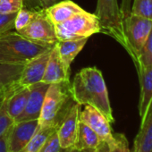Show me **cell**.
Instances as JSON below:
<instances>
[{"instance_id":"obj_12","label":"cell","mask_w":152,"mask_h":152,"mask_svg":"<svg viewBox=\"0 0 152 152\" xmlns=\"http://www.w3.org/2000/svg\"><path fill=\"white\" fill-rule=\"evenodd\" d=\"M50 84L39 82L29 86L30 94L23 112L15 120V122L39 119L44 99Z\"/></svg>"},{"instance_id":"obj_20","label":"cell","mask_w":152,"mask_h":152,"mask_svg":"<svg viewBox=\"0 0 152 152\" xmlns=\"http://www.w3.org/2000/svg\"><path fill=\"white\" fill-rule=\"evenodd\" d=\"M24 64L0 63V92L17 83Z\"/></svg>"},{"instance_id":"obj_29","label":"cell","mask_w":152,"mask_h":152,"mask_svg":"<svg viewBox=\"0 0 152 152\" xmlns=\"http://www.w3.org/2000/svg\"><path fill=\"white\" fill-rule=\"evenodd\" d=\"M17 13L2 15L0 14V34L6 33L15 29V20Z\"/></svg>"},{"instance_id":"obj_28","label":"cell","mask_w":152,"mask_h":152,"mask_svg":"<svg viewBox=\"0 0 152 152\" xmlns=\"http://www.w3.org/2000/svg\"><path fill=\"white\" fill-rule=\"evenodd\" d=\"M23 7V0H0V14L17 13Z\"/></svg>"},{"instance_id":"obj_9","label":"cell","mask_w":152,"mask_h":152,"mask_svg":"<svg viewBox=\"0 0 152 152\" xmlns=\"http://www.w3.org/2000/svg\"><path fill=\"white\" fill-rule=\"evenodd\" d=\"M80 121L91 128L103 142H109L114 137L110 122L95 107L85 105L80 112Z\"/></svg>"},{"instance_id":"obj_16","label":"cell","mask_w":152,"mask_h":152,"mask_svg":"<svg viewBox=\"0 0 152 152\" xmlns=\"http://www.w3.org/2000/svg\"><path fill=\"white\" fill-rule=\"evenodd\" d=\"M140 82L139 115L141 118L152 99V67L137 71Z\"/></svg>"},{"instance_id":"obj_19","label":"cell","mask_w":152,"mask_h":152,"mask_svg":"<svg viewBox=\"0 0 152 152\" xmlns=\"http://www.w3.org/2000/svg\"><path fill=\"white\" fill-rule=\"evenodd\" d=\"M102 140L99 139L98 134L90 128L87 124L83 122H79L77 138L74 148L77 150L85 149V148H98Z\"/></svg>"},{"instance_id":"obj_2","label":"cell","mask_w":152,"mask_h":152,"mask_svg":"<svg viewBox=\"0 0 152 152\" xmlns=\"http://www.w3.org/2000/svg\"><path fill=\"white\" fill-rule=\"evenodd\" d=\"M75 103L72 97L70 81L50 84L39 117V129L57 128L59 123Z\"/></svg>"},{"instance_id":"obj_15","label":"cell","mask_w":152,"mask_h":152,"mask_svg":"<svg viewBox=\"0 0 152 152\" xmlns=\"http://www.w3.org/2000/svg\"><path fill=\"white\" fill-rule=\"evenodd\" d=\"M45 11L50 21L55 25L64 22L76 14L84 11V9H83L80 6L71 1V0H63V1H60L49 7Z\"/></svg>"},{"instance_id":"obj_11","label":"cell","mask_w":152,"mask_h":152,"mask_svg":"<svg viewBox=\"0 0 152 152\" xmlns=\"http://www.w3.org/2000/svg\"><path fill=\"white\" fill-rule=\"evenodd\" d=\"M52 48L31 58L30 61L24 64L19 81L17 83L20 86L29 87L34 83L42 82Z\"/></svg>"},{"instance_id":"obj_14","label":"cell","mask_w":152,"mask_h":152,"mask_svg":"<svg viewBox=\"0 0 152 152\" xmlns=\"http://www.w3.org/2000/svg\"><path fill=\"white\" fill-rule=\"evenodd\" d=\"M70 75L71 71H68L65 68L64 63L60 58L57 48L55 45L48 58L42 82L48 84L57 83L61 82H69Z\"/></svg>"},{"instance_id":"obj_30","label":"cell","mask_w":152,"mask_h":152,"mask_svg":"<svg viewBox=\"0 0 152 152\" xmlns=\"http://www.w3.org/2000/svg\"><path fill=\"white\" fill-rule=\"evenodd\" d=\"M60 145L56 134V130L48 138L39 152H59Z\"/></svg>"},{"instance_id":"obj_3","label":"cell","mask_w":152,"mask_h":152,"mask_svg":"<svg viewBox=\"0 0 152 152\" xmlns=\"http://www.w3.org/2000/svg\"><path fill=\"white\" fill-rule=\"evenodd\" d=\"M53 47L32 42L17 31H10L0 34V63L26 64Z\"/></svg>"},{"instance_id":"obj_13","label":"cell","mask_w":152,"mask_h":152,"mask_svg":"<svg viewBox=\"0 0 152 152\" xmlns=\"http://www.w3.org/2000/svg\"><path fill=\"white\" fill-rule=\"evenodd\" d=\"M140 120L131 152H152V99Z\"/></svg>"},{"instance_id":"obj_22","label":"cell","mask_w":152,"mask_h":152,"mask_svg":"<svg viewBox=\"0 0 152 152\" xmlns=\"http://www.w3.org/2000/svg\"><path fill=\"white\" fill-rule=\"evenodd\" d=\"M97 149L99 152H131L128 140L123 133H114L112 140L102 141Z\"/></svg>"},{"instance_id":"obj_6","label":"cell","mask_w":152,"mask_h":152,"mask_svg":"<svg viewBox=\"0 0 152 152\" xmlns=\"http://www.w3.org/2000/svg\"><path fill=\"white\" fill-rule=\"evenodd\" d=\"M94 15L99 19L100 32L112 37L123 46V14L117 0H98Z\"/></svg>"},{"instance_id":"obj_23","label":"cell","mask_w":152,"mask_h":152,"mask_svg":"<svg viewBox=\"0 0 152 152\" xmlns=\"http://www.w3.org/2000/svg\"><path fill=\"white\" fill-rule=\"evenodd\" d=\"M56 130L55 127H48L39 129L32 139L27 143V145L19 152H39L41 147L44 145L48 138Z\"/></svg>"},{"instance_id":"obj_32","label":"cell","mask_w":152,"mask_h":152,"mask_svg":"<svg viewBox=\"0 0 152 152\" xmlns=\"http://www.w3.org/2000/svg\"><path fill=\"white\" fill-rule=\"evenodd\" d=\"M131 3H132V0H122V5L120 8H121L123 15L131 13V7H132Z\"/></svg>"},{"instance_id":"obj_25","label":"cell","mask_w":152,"mask_h":152,"mask_svg":"<svg viewBox=\"0 0 152 152\" xmlns=\"http://www.w3.org/2000/svg\"><path fill=\"white\" fill-rule=\"evenodd\" d=\"M131 13L152 21V0H133Z\"/></svg>"},{"instance_id":"obj_1","label":"cell","mask_w":152,"mask_h":152,"mask_svg":"<svg viewBox=\"0 0 152 152\" xmlns=\"http://www.w3.org/2000/svg\"><path fill=\"white\" fill-rule=\"evenodd\" d=\"M72 97L81 106L89 105L99 112L110 122L115 123L107 88L103 74L97 67H85L75 74L71 83Z\"/></svg>"},{"instance_id":"obj_5","label":"cell","mask_w":152,"mask_h":152,"mask_svg":"<svg viewBox=\"0 0 152 152\" xmlns=\"http://www.w3.org/2000/svg\"><path fill=\"white\" fill-rule=\"evenodd\" d=\"M152 29V21L132 15H123V48L135 62Z\"/></svg>"},{"instance_id":"obj_8","label":"cell","mask_w":152,"mask_h":152,"mask_svg":"<svg viewBox=\"0 0 152 152\" xmlns=\"http://www.w3.org/2000/svg\"><path fill=\"white\" fill-rule=\"evenodd\" d=\"M81 109L82 106L75 103L59 123L56 128V134L61 148L74 147L77 138Z\"/></svg>"},{"instance_id":"obj_31","label":"cell","mask_w":152,"mask_h":152,"mask_svg":"<svg viewBox=\"0 0 152 152\" xmlns=\"http://www.w3.org/2000/svg\"><path fill=\"white\" fill-rule=\"evenodd\" d=\"M9 132H10V129L2 136H0V152H8Z\"/></svg>"},{"instance_id":"obj_33","label":"cell","mask_w":152,"mask_h":152,"mask_svg":"<svg viewBox=\"0 0 152 152\" xmlns=\"http://www.w3.org/2000/svg\"><path fill=\"white\" fill-rule=\"evenodd\" d=\"M78 150L76 149L74 147H72V148H60V150H59V152H77Z\"/></svg>"},{"instance_id":"obj_21","label":"cell","mask_w":152,"mask_h":152,"mask_svg":"<svg viewBox=\"0 0 152 152\" xmlns=\"http://www.w3.org/2000/svg\"><path fill=\"white\" fill-rule=\"evenodd\" d=\"M17 85L18 83H15L8 89L0 92V136L6 133L15 123L14 119L9 115L7 111V99L11 91Z\"/></svg>"},{"instance_id":"obj_26","label":"cell","mask_w":152,"mask_h":152,"mask_svg":"<svg viewBox=\"0 0 152 152\" xmlns=\"http://www.w3.org/2000/svg\"><path fill=\"white\" fill-rule=\"evenodd\" d=\"M36 11L29 10L27 8L23 7L16 14V17L15 20V31H19L24 27H26L33 19Z\"/></svg>"},{"instance_id":"obj_18","label":"cell","mask_w":152,"mask_h":152,"mask_svg":"<svg viewBox=\"0 0 152 152\" xmlns=\"http://www.w3.org/2000/svg\"><path fill=\"white\" fill-rule=\"evenodd\" d=\"M30 94L29 87L19 84L11 91L7 99V111L14 121L23 112Z\"/></svg>"},{"instance_id":"obj_7","label":"cell","mask_w":152,"mask_h":152,"mask_svg":"<svg viewBox=\"0 0 152 152\" xmlns=\"http://www.w3.org/2000/svg\"><path fill=\"white\" fill-rule=\"evenodd\" d=\"M17 32L25 39L46 46H55L57 43L55 25L50 21L45 10L36 11L32 21Z\"/></svg>"},{"instance_id":"obj_4","label":"cell","mask_w":152,"mask_h":152,"mask_svg":"<svg viewBox=\"0 0 152 152\" xmlns=\"http://www.w3.org/2000/svg\"><path fill=\"white\" fill-rule=\"evenodd\" d=\"M55 30L58 41L77 40L89 39L92 35L99 33L100 25L94 14L84 10L64 22L55 24Z\"/></svg>"},{"instance_id":"obj_10","label":"cell","mask_w":152,"mask_h":152,"mask_svg":"<svg viewBox=\"0 0 152 152\" xmlns=\"http://www.w3.org/2000/svg\"><path fill=\"white\" fill-rule=\"evenodd\" d=\"M39 128V119L15 122L10 128L8 152H19L32 139Z\"/></svg>"},{"instance_id":"obj_34","label":"cell","mask_w":152,"mask_h":152,"mask_svg":"<svg viewBox=\"0 0 152 152\" xmlns=\"http://www.w3.org/2000/svg\"><path fill=\"white\" fill-rule=\"evenodd\" d=\"M77 152H99V150L97 148H85V149L78 150Z\"/></svg>"},{"instance_id":"obj_24","label":"cell","mask_w":152,"mask_h":152,"mask_svg":"<svg viewBox=\"0 0 152 152\" xmlns=\"http://www.w3.org/2000/svg\"><path fill=\"white\" fill-rule=\"evenodd\" d=\"M137 71L152 67V29L148 36L146 42L140 49L135 62Z\"/></svg>"},{"instance_id":"obj_17","label":"cell","mask_w":152,"mask_h":152,"mask_svg":"<svg viewBox=\"0 0 152 152\" xmlns=\"http://www.w3.org/2000/svg\"><path fill=\"white\" fill-rule=\"evenodd\" d=\"M87 41L88 39H82L77 40L57 41L56 44L60 58L68 71H71L72 63L77 56V55L83 50Z\"/></svg>"},{"instance_id":"obj_27","label":"cell","mask_w":152,"mask_h":152,"mask_svg":"<svg viewBox=\"0 0 152 152\" xmlns=\"http://www.w3.org/2000/svg\"><path fill=\"white\" fill-rule=\"evenodd\" d=\"M63 0H23V7L32 11L46 10Z\"/></svg>"}]
</instances>
